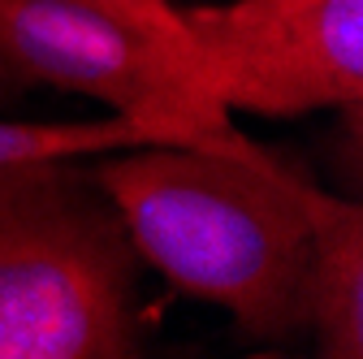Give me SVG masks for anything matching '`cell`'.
Returning <instances> with one entry per match:
<instances>
[{
	"instance_id": "obj_4",
	"label": "cell",
	"mask_w": 363,
	"mask_h": 359,
	"mask_svg": "<svg viewBox=\"0 0 363 359\" xmlns=\"http://www.w3.org/2000/svg\"><path fill=\"white\" fill-rule=\"evenodd\" d=\"M220 109L298 117L363 96V0H234L182 9Z\"/></svg>"
},
{
	"instance_id": "obj_5",
	"label": "cell",
	"mask_w": 363,
	"mask_h": 359,
	"mask_svg": "<svg viewBox=\"0 0 363 359\" xmlns=\"http://www.w3.org/2000/svg\"><path fill=\"white\" fill-rule=\"evenodd\" d=\"M311 247L303 273V321L315 329L320 355H363V212L320 187H307Z\"/></svg>"
},
{
	"instance_id": "obj_1",
	"label": "cell",
	"mask_w": 363,
	"mask_h": 359,
	"mask_svg": "<svg viewBox=\"0 0 363 359\" xmlns=\"http://www.w3.org/2000/svg\"><path fill=\"white\" fill-rule=\"evenodd\" d=\"M130 247L259 338L303 325L311 247L307 177L268 152L147 143L91 169Z\"/></svg>"
},
{
	"instance_id": "obj_3",
	"label": "cell",
	"mask_w": 363,
	"mask_h": 359,
	"mask_svg": "<svg viewBox=\"0 0 363 359\" xmlns=\"http://www.w3.org/2000/svg\"><path fill=\"white\" fill-rule=\"evenodd\" d=\"M0 57L22 82L104 100L156 143L264 152L212 96L182 9L164 0H0Z\"/></svg>"
},
{
	"instance_id": "obj_6",
	"label": "cell",
	"mask_w": 363,
	"mask_h": 359,
	"mask_svg": "<svg viewBox=\"0 0 363 359\" xmlns=\"http://www.w3.org/2000/svg\"><path fill=\"white\" fill-rule=\"evenodd\" d=\"M156 143L152 134L121 113L96 121H0V169L82 160L104 152H130Z\"/></svg>"
},
{
	"instance_id": "obj_7",
	"label": "cell",
	"mask_w": 363,
	"mask_h": 359,
	"mask_svg": "<svg viewBox=\"0 0 363 359\" xmlns=\"http://www.w3.org/2000/svg\"><path fill=\"white\" fill-rule=\"evenodd\" d=\"M18 87H22V78H18V70L5 61V57H0V100H5V96H13L18 92Z\"/></svg>"
},
{
	"instance_id": "obj_2",
	"label": "cell",
	"mask_w": 363,
	"mask_h": 359,
	"mask_svg": "<svg viewBox=\"0 0 363 359\" xmlns=\"http://www.w3.org/2000/svg\"><path fill=\"white\" fill-rule=\"evenodd\" d=\"M117 212L65 160L0 169V359L134 350V264Z\"/></svg>"
}]
</instances>
